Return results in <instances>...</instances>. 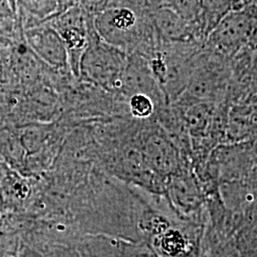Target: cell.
I'll return each instance as SVG.
<instances>
[{"mask_svg": "<svg viewBox=\"0 0 257 257\" xmlns=\"http://www.w3.org/2000/svg\"><path fill=\"white\" fill-rule=\"evenodd\" d=\"M150 16L162 42H197L193 27L170 7H150Z\"/></svg>", "mask_w": 257, "mask_h": 257, "instance_id": "cell-7", "label": "cell"}, {"mask_svg": "<svg viewBox=\"0 0 257 257\" xmlns=\"http://www.w3.org/2000/svg\"><path fill=\"white\" fill-rule=\"evenodd\" d=\"M76 4L77 0H18L19 25L23 31L44 25Z\"/></svg>", "mask_w": 257, "mask_h": 257, "instance_id": "cell-8", "label": "cell"}, {"mask_svg": "<svg viewBox=\"0 0 257 257\" xmlns=\"http://www.w3.org/2000/svg\"><path fill=\"white\" fill-rule=\"evenodd\" d=\"M128 55L104 42L95 30L80 63V75L104 87L120 88V78Z\"/></svg>", "mask_w": 257, "mask_h": 257, "instance_id": "cell-1", "label": "cell"}, {"mask_svg": "<svg viewBox=\"0 0 257 257\" xmlns=\"http://www.w3.org/2000/svg\"><path fill=\"white\" fill-rule=\"evenodd\" d=\"M128 107L131 113L139 119H148L156 111L155 102L146 94L137 93L130 96Z\"/></svg>", "mask_w": 257, "mask_h": 257, "instance_id": "cell-11", "label": "cell"}, {"mask_svg": "<svg viewBox=\"0 0 257 257\" xmlns=\"http://www.w3.org/2000/svg\"><path fill=\"white\" fill-rule=\"evenodd\" d=\"M250 19L243 12H230L211 31L206 41L211 53L220 57H234L248 44Z\"/></svg>", "mask_w": 257, "mask_h": 257, "instance_id": "cell-4", "label": "cell"}, {"mask_svg": "<svg viewBox=\"0 0 257 257\" xmlns=\"http://www.w3.org/2000/svg\"><path fill=\"white\" fill-rule=\"evenodd\" d=\"M247 105V119L251 128L257 134V103Z\"/></svg>", "mask_w": 257, "mask_h": 257, "instance_id": "cell-12", "label": "cell"}, {"mask_svg": "<svg viewBox=\"0 0 257 257\" xmlns=\"http://www.w3.org/2000/svg\"><path fill=\"white\" fill-rule=\"evenodd\" d=\"M168 7L175 11L193 26L195 37V26L201 14V0H171Z\"/></svg>", "mask_w": 257, "mask_h": 257, "instance_id": "cell-10", "label": "cell"}, {"mask_svg": "<svg viewBox=\"0 0 257 257\" xmlns=\"http://www.w3.org/2000/svg\"><path fill=\"white\" fill-rule=\"evenodd\" d=\"M246 184L248 185V187H250L252 190L257 191V153L255 158H254V162L252 168L250 170V173L248 175V180Z\"/></svg>", "mask_w": 257, "mask_h": 257, "instance_id": "cell-13", "label": "cell"}, {"mask_svg": "<svg viewBox=\"0 0 257 257\" xmlns=\"http://www.w3.org/2000/svg\"><path fill=\"white\" fill-rule=\"evenodd\" d=\"M253 1L254 0H230L231 12H243L247 9Z\"/></svg>", "mask_w": 257, "mask_h": 257, "instance_id": "cell-14", "label": "cell"}, {"mask_svg": "<svg viewBox=\"0 0 257 257\" xmlns=\"http://www.w3.org/2000/svg\"><path fill=\"white\" fill-rule=\"evenodd\" d=\"M141 154L148 167L157 175L168 178L183 166L192 164L191 159L184 156L170 137L156 128L149 130Z\"/></svg>", "mask_w": 257, "mask_h": 257, "instance_id": "cell-3", "label": "cell"}, {"mask_svg": "<svg viewBox=\"0 0 257 257\" xmlns=\"http://www.w3.org/2000/svg\"><path fill=\"white\" fill-rule=\"evenodd\" d=\"M158 247L169 256L186 255L193 248V240L189 233L178 228H168L158 239Z\"/></svg>", "mask_w": 257, "mask_h": 257, "instance_id": "cell-9", "label": "cell"}, {"mask_svg": "<svg viewBox=\"0 0 257 257\" xmlns=\"http://www.w3.org/2000/svg\"><path fill=\"white\" fill-rule=\"evenodd\" d=\"M29 50L43 63L54 69H66L68 55L64 42L54 28L48 24L24 31Z\"/></svg>", "mask_w": 257, "mask_h": 257, "instance_id": "cell-6", "label": "cell"}, {"mask_svg": "<svg viewBox=\"0 0 257 257\" xmlns=\"http://www.w3.org/2000/svg\"><path fill=\"white\" fill-rule=\"evenodd\" d=\"M47 24L54 28L63 40L69 67L74 76H79L83 55L94 32L92 15L76 4Z\"/></svg>", "mask_w": 257, "mask_h": 257, "instance_id": "cell-2", "label": "cell"}, {"mask_svg": "<svg viewBox=\"0 0 257 257\" xmlns=\"http://www.w3.org/2000/svg\"><path fill=\"white\" fill-rule=\"evenodd\" d=\"M120 89L130 96L142 93L153 99L156 110L167 104L164 93L156 82L150 69L147 58L138 54L128 55V60L120 78Z\"/></svg>", "mask_w": 257, "mask_h": 257, "instance_id": "cell-5", "label": "cell"}]
</instances>
